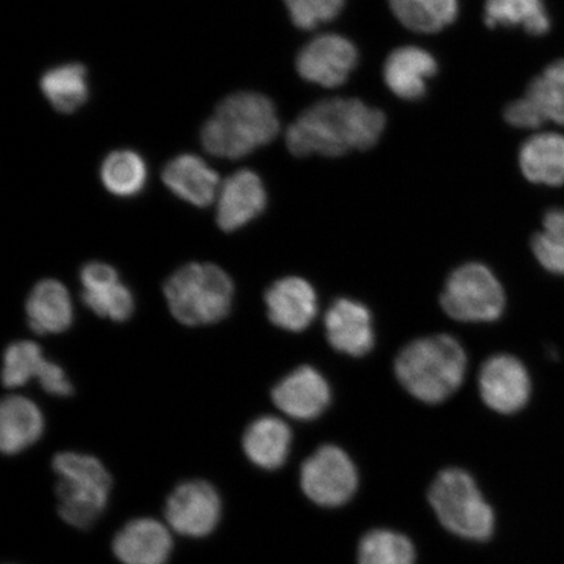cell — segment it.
Listing matches in <instances>:
<instances>
[{"instance_id":"f546056e","label":"cell","mask_w":564,"mask_h":564,"mask_svg":"<svg viewBox=\"0 0 564 564\" xmlns=\"http://www.w3.org/2000/svg\"><path fill=\"white\" fill-rule=\"evenodd\" d=\"M47 359L40 345L31 340L12 343L4 352L3 384L7 388L23 387L37 379Z\"/></svg>"},{"instance_id":"9a60e30c","label":"cell","mask_w":564,"mask_h":564,"mask_svg":"<svg viewBox=\"0 0 564 564\" xmlns=\"http://www.w3.org/2000/svg\"><path fill=\"white\" fill-rule=\"evenodd\" d=\"M216 220L224 231H236L260 215L267 206L262 178L252 171H239L229 176L217 195Z\"/></svg>"},{"instance_id":"277c9868","label":"cell","mask_w":564,"mask_h":564,"mask_svg":"<svg viewBox=\"0 0 564 564\" xmlns=\"http://www.w3.org/2000/svg\"><path fill=\"white\" fill-rule=\"evenodd\" d=\"M56 476V512L69 527L87 531L101 519L109 505L112 477L97 457L73 453L53 458Z\"/></svg>"},{"instance_id":"8fae6325","label":"cell","mask_w":564,"mask_h":564,"mask_svg":"<svg viewBox=\"0 0 564 564\" xmlns=\"http://www.w3.org/2000/svg\"><path fill=\"white\" fill-rule=\"evenodd\" d=\"M478 382L485 404L500 414L519 412L531 397V379L524 365L509 355L489 358Z\"/></svg>"},{"instance_id":"6da1fadb","label":"cell","mask_w":564,"mask_h":564,"mask_svg":"<svg viewBox=\"0 0 564 564\" xmlns=\"http://www.w3.org/2000/svg\"><path fill=\"white\" fill-rule=\"evenodd\" d=\"M384 127L383 111L357 98H329L310 106L289 126L286 147L297 158H338L369 150L378 143Z\"/></svg>"},{"instance_id":"3957f363","label":"cell","mask_w":564,"mask_h":564,"mask_svg":"<svg viewBox=\"0 0 564 564\" xmlns=\"http://www.w3.org/2000/svg\"><path fill=\"white\" fill-rule=\"evenodd\" d=\"M467 364V355L456 338L435 335L406 345L394 370L412 397L426 404H438L462 386Z\"/></svg>"},{"instance_id":"ac0fdd59","label":"cell","mask_w":564,"mask_h":564,"mask_svg":"<svg viewBox=\"0 0 564 564\" xmlns=\"http://www.w3.org/2000/svg\"><path fill=\"white\" fill-rule=\"evenodd\" d=\"M436 73L438 63L433 54L417 46L397 48L388 55L383 68L386 86L406 101L425 96L427 84Z\"/></svg>"},{"instance_id":"7a4b0ae2","label":"cell","mask_w":564,"mask_h":564,"mask_svg":"<svg viewBox=\"0 0 564 564\" xmlns=\"http://www.w3.org/2000/svg\"><path fill=\"white\" fill-rule=\"evenodd\" d=\"M280 132L270 98L242 91L225 98L202 130V143L212 156L237 160L270 144Z\"/></svg>"},{"instance_id":"484cf974","label":"cell","mask_w":564,"mask_h":564,"mask_svg":"<svg viewBox=\"0 0 564 564\" xmlns=\"http://www.w3.org/2000/svg\"><path fill=\"white\" fill-rule=\"evenodd\" d=\"M87 69L77 63L52 68L42 76L41 89L48 102L61 112H74L89 96Z\"/></svg>"},{"instance_id":"4316f807","label":"cell","mask_w":564,"mask_h":564,"mask_svg":"<svg viewBox=\"0 0 564 564\" xmlns=\"http://www.w3.org/2000/svg\"><path fill=\"white\" fill-rule=\"evenodd\" d=\"M147 176L145 161L132 151L112 152L101 167L105 188L119 197H132L143 192Z\"/></svg>"},{"instance_id":"ffe728a7","label":"cell","mask_w":564,"mask_h":564,"mask_svg":"<svg viewBox=\"0 0 564 564\" xmlns=\"http://www.w3.org/2000/svg\"><path fill=\"white\" fill-rule=\"evenodd\" d=\"M162 181L180 199L195 207H208L220 192V178L206 161L194 154H182L164 169Z\"/></svg>"},{"instance_id":"4dcf8cb0","label":"cell","mask_w":564,"mask_h":564,"mask_svg":"<svg viewBox=\"0 0 564 564\" xmlns=\"http://www.w3.org/2000/svg\"><path fill=\"white\" fill-rule=\"evenodd\" d=\"M533 252L547 271L564 274V209L549 210L544 230L532 241Z\"/></svg>"},{"instance_id":"e0dca14e","label":"cell","mask_w":564,"mask_h":564,"mask_svg":"<svg viewBox=\"0 0 564 564\" xmlns=\"http://www.w3.org/2000/svg\"><path fill=\"white\" fill-rule=\"evenodd\" d=\"M324 326L329 344L345 355L362 357L373 347L372 317L362 303L337 300L329 307Z\"/></svg>"},{"instance_id":"d4e9b609","label":"cell","mask_w":564,"mask_h":564,"mask_svg":"<svg viewBox=\"0 0 564 564\" xmlns=\"http://www.w3.org/2000/svg\"><path fill=\"white\" fill-rule=\"evenodd\" d=\"M485 23L489 28L523 26L533 35L550 30L545 0H486Z\"/></svg>"},{"instance_id":"5bb4252c","label":"cell","mask_w":564,"mask_h":564,"mask_svg":"<svg viewBox=\"0 0 564 564\" xmlns=\"http://www.w3.org/2000/svg\"><path fill=\"white\" fill-rule=\"evenodd\" d=\"M272 400L289 417L315 420L330 403V388L319 371L312 366H301L274 386Z\"/></svg>"},{"instance_id":"ba28073f","label":"cell","mask_w":564,"mask_h":564,"mask_svg":"<svg viewBox=\"0 0 564 564\" xmlns=\"http://www.w3.org/2000/svg\"><path fill=\"white\" fill-rule=\"evenodd\" d=\"M165 523L182 538H209L223 519L220 492L206 479H188L169 494L164 509Z\"/></svg>"},{"instance_id":"7402d4cb","label":"cell","mask_w":564,"mask_h":564,"mask_svg":"<svg viewBox=\"0 0 564 564\" xmlns=\"http://www.w3.org/2000/svg\"><path fill=\"white\" fill-rule=\"evenodd\" d=\"M293 435L286 423L273 415L252 421L242 438L243 453L251 464L263 470L282 467L291 454Z\"/></svg>"},{"instance_id":"44dd1931","label":"cell","mask_w":564,"mask_h":564,"mask_svg":"<svg viewBox=\"0 0 564 564\" xmlns=\"http://www.w3.org/2000/svg\"><path fill=\"white\" fill-rule=\"evenodd\" d=\"M45 430L41 409L25 397H7L0 406V449L13 456L33 446Z\"/></svg>"},{"instance_id":"52a82bcc","label":"cell","mask_w":564,"mask_h":564,"mask_svg":"<svg viewBox=\"0 0 564 564\" xmlns=\"http://www.w3.org/2000/svg\"><path fill=\"white\" fill-rule=\"evenodd\" d=\"M444 312L458 322H494L503 314L502 285L488 267L468 263L451 274L442 293Z\"/></svg>"},{"instance_id":"9c48e42d","label":"cell","mask_w":564,"mask_h":564,"mask_svg":"<svg viewBox=\"0 0 564 564\" xmlns=\"http://www.w3.org/2000/svg\"><path fill=\"white\" fill-rule=\"evenodd\" d=\"M358 475L341 448L323 446L303 463L301 486L310 500L322 507L343 506L355 496Z\"/></svg>"},{"instance_id":"30bf717a","label":"cell","mask_w":564,"mask_h":564,"mask_svg":"<svg viewBox=\"0 0 564 564\" xmlns=\"http://www.w3.org/2000/svg\"><path fill=\"white\" fill-rule=\"evenodd\" d=\"M358 63L357 47L340 34H321L302 48L297 70L302 79L323 88L347 83Z\"/></svg>"},{"instance_id":"f1b7e54d","label":"cell","mask_w":564,"mask_h":564,"mask_svg":"<svg viewBox=\"0 0 564 564\" xmlns=\"http://www.w3.org/2000/svg\"><path fill=\"white\" fill-rule=\"evenodd\" d=\"M529 98L547 121L564 126V59L547 66L527 89Z\"/></svg>"},{"instance_id":"603a6c76","label":"cell","mask_w":564,"mask_h":564,"mask_svg":"<svg viewBox=\"0 0 564 564\" xmlns=\"http://www.w3.org/2000/svg\"><path fill=\"white\" fill-rule=\"evenodd\" d=\"M519 162L525 178L538 185L564 183V137L554 132L538 133L520 148Z\"/></svg>"},{"instance_id":"4fadbf2b","label":"cell","mask_w":564,"mask_h":564,"mask_svg":"<svg viewBox=\"0 0 564 564\" xmlns=\"http://www.w3.org/2000/svg\"><path fill=\"white\" fill-rule=\"evenodd\" d=\"M80 284L83 302L98 316L122 323L135 312V299L115 267L102 262L84 265Z\"/></svg>"},{"instance_id":"2e32d148","label":"cell","mask_w":564,"mask_h":564,"mask_svg":"<svg viewBox=\"0 0 564 564\" xmlns=\"http://www.w3.org/2000/svg\"><path fill=\"white\" fill-rule=\"evenodd\" d=\"M264 300L270 321L289 333H302L317 313L314 288L302 278L289 276L273 282Z\"/></svg>"},{"instance_id":"1f68e13d","label":"cell","mask_w":564,"mask_h":564,"mask_svg":"<svg viewBox=\"0 0 564 564\" xmlns=\"http://www.w3.org/2000/svg\"><path fill=\"white\" fill-rule=\"evenodd\" d=\"M347 0H284L289 17L300 30L312 31L340 15Z\"/></svg>"},{"instance_id":"83f0119b","label":"cell","mask_w":564,"mask_h":564,"mask_svg":"<svg viewBox=\"0 0 564 564\" xmlns=\"http://www.w3.org/2000/svg\"><path fill=\"white\" fill-rule=\"evenodd\" d=\"M414 561L412 542L384 529L366 534L358 547V564H414Z\"/></svg>"},{"instance_id":"5b68a950","label":"cell","mask_w":564,"mask_h":564,"mask_svg":"<svg viewBox=\"0 0 564 564\" xmlns=\"http://www.w3.org/2000/svg\"><path fill=\"white\" fill-rule=\"evenodd\" d=\"M235 282L221 267L189 263L167 279L164 295L172 315L188 327L210 326L230 314Z\"/></svg>"},{"instance_id":"d6a6232c","label":"cell","mask_w":564,"mask_h":564,"mask_svg":"<svg viewBox=\"0 0 564 564\" xmlns=\"http://www.w3.org/2000/svg\"><path fill=\"white\" fill-rule=\"evenodd\" d=\"M505 118L507 122L518 129H539L540 126L546 123V119L541 115L538 106L525 96L507 106Z\"/></svg>"},{"instance_id":"836d02e7","label":"cell","mask_w":564,"mask_h":564,"mask_svg":"<svg viewBox=\"0 0 564 564\" xmlns=\"http://www.w3.org/2000/svg\"><path fill=\"white\" fill-rule=\"evenodd\" d=\"M37 382L42 390L52 397L67 398L74 392V386L69 382L66 371L61 365L48 359L40 372Z\"/></svg>"},{"instance_id":"8992f818","label":"cell","mask_w":564,"mask_h":564,"mask_svg":"<svg viewBox=\"0 0 564 564\" xmlns=\"http://www.w3.org/2000/svg\"><path fill=\"white\" fill-rule=\"evenodd\" d=\"M430 505L451 533L471 541H486L494 532V512L475 479L462 469L441 471L429 491Z\"/></svg>"},{"instance_id":"cb8c5ba5","label":"cell","mask_w":564,"mask_h":564,"mask_svg":"<svg viewBox=\"0 0 564 564\" xmlns=\"http://www.w3.org/2000/svg\"><path fill=\"white\" fill-rule=\"evenodd\" d=\"M393 15L406 30L438 33L458 17V0H390Z\"/></svg>"},{"instance_id":"7c38bea8","label":"cell","mask_w":564,"mask_h":564,"mask_svg":"<svg viewBox=\"0 0 564 564\" xmlns=\"http://www.w3.org/2000/svg\"><path fill=\"white\" fill-rule=\"evenodd\" d=\"M173 549L172 529L148 517L127 521L111 541V552L121 564H167Z\"/></svg>"},{"instance_id":"d6986e66","label":"cell","mask_w":564,"mask_h":564,"mask_svg":"<svg viewBox=\"0 0 564 564\" xmlns=\"http://www.w3.org/2000/svg\"><path fill=\"white\" fill-rule=\"evenodd\" d=\"M28 324L35 334L59 335L73 326L74 302L65 284L58 280H42L26 300Z\"/></svg>"}]
</instances>
